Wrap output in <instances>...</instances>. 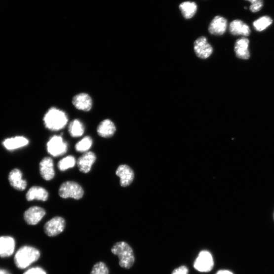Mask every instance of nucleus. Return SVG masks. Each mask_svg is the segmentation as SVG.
<instances>
[{
  "mask_svg": "<svg viewBox=\"0 0 274 274\" xmlns=\"http://www.w3.org/2000/svg\"><path fill=\"white\" fill-rule=\"evenodd\" d=\"M111 251L117 256L120 267L130 269L133 266L135 262V254L129 244L124 241L118 242L114 245Z\"/></svg>",
  "mask_w": 274,
  "mask_h": 274,
  "instance_id": "obj_1",
  "label": "nucleus"
},
{
  "mask_svg": "<svg viewBox=\"0 0 274 274\" xmlns=\"http://www.w3.org/2000/svg\"><path fill=\"white\" fill-rule=\"evenodd\" d=\"M43 120L47 129L51 131H59L66 126L68 118L65 112L53 107L45 114Z\"/></svg>",
  "mask_w": 274,
  "mask_h": 274,
  "instance_id": "obj_2",
  "label": "nucleus"
},
{
  "mask_svg": "<svg viewBox=\"0 0 274 274\" xmlns=\"http://www.w3.org/2000/svg\"><path fill=\"white\" fill-rule=\"evenodd\" d=\"M40 255L38 249L29 246H23L16 253L14 262L17 268L25 269L38 261Z\"/></svg>",
  "mask_w": 274,
  "mask_h": 274,
  "instance_id": "obj_3",
  "label": "nucleus"
},
{
  "mask_svg": "<svg viewBox=\"0 0 274 274\" xmlns=\"http://www.w3.org/2000/svg\"><path fill=\"white\" fill-rule=\"evenodd\" d=\"M59 194L63 198L81 199L84 195L82 187L75 181H66L60 186Z\"/></svg>",
  "mask_w": 274,
  "mask_h": 274,
  "instance_id": "obj_4",
  "label": "nucleus"
},
{
  "mask_svg": "<svg viewBox=\"0 0 274 274\" xmlns=\"http://www.w3.org/2000/svg\"><path fill=\"white\" fill-rule=\"evenodd\" d=\"M68 148V143L62 136L55 135L50 138L47 143L48 153L54 157H58L65 155Z\"/></svg>",
  "mask_w": 274,
  "mask_h": 274,
  "instance_id": "obj_5",
  "label": "nucleus"
},
{
  "mask_svg": "<svg viewBox=\"0 0 274 274\" xmlns=\"http://www.w3.org/2000/svg\"><path fill=\"white\" fill-rule=\"evenodd\" d=\"M214 265L212 255L209 251L206 250L199 252L194 263V268L197 271L203 273L211 271Z\"/></svg>",
  "mask_w": 274,
  "mask_h": 274,
  "instance_id": "obj_6",
  "label": "nucleus"
},
{
  "mask_svg": "<svg viewBox=\"0 0 274 274\" xmlns=\"http://www.w3.org/2000/svg\"><path fill=\"white\" fill-rule=\"evenodd\" d=\"M194 49L196 56L201 59L209 58L213 52V48L206 38L201 36L194 42Z\"/></svg>",
  "mask_w": 274,
  "mask_h": 274,
  "instance_id": "obj_7",
  "label": "nucleus"
},
{
  "mask_svg": "<svg viewBox=\"0 0 274 274\" xmlns=\"http://www.w3.org/2000/svg\"><path fill=\"white\" fill-rule=\"evenodd\" d=\"M66 227V221L62 217H55L48 221L44 226V231L49 236H55L61 234Z\"/></svg>",
  "mask_w": 274,
  "mask_h": 274,
  "instance_id": "obj_8",
  "label": "nucleus"
},
{
  "mask_svg": "<svg viewBox=\"0 0 274 274\" xmlns=\"http://www.w3.org/2000/svg\"><path fill=\"white\" fill-rule=\"evenodd\" d=\"M46 214L45 210L40 207L34 206L28 209L24 213V219L29 225H38Z\"/></svg>",
  "mask_w": 274,
  "mask_h": 274,
  "instance_id": "obj_9",
  "label": "nucleus"
},
{
  "mask_svg": "<svg viewBox=\"0 0 274 274\" xmlns=\"http://www.w3.org/2000/svg\"><path fill=\"white\" fill-rule=\"evenodd\" d=\"M116 174L120 178V186L124 188L129 186L135 177L133 170L126 164L120 165L116 171Z\"/></svg>",
  "mask_w": 274,
  "mask_h": 274,
  "instance_id": "obj_10",
  "label": "nucleus"
},
{
  "mask_svg": "<svg viewBox=\"0 0 274 274\" xmlns=\"http://www.w3.org/2000/svg\"><path fill=\"white\" fill-rule=\"evenodd\" d=\"M97 159L93 152L84 153L78 160L77 164L79 171L83 173H88Z\"/></svg>",
  "mask_w": 274,
  "mask_h": 274,
  "instance_id": "obj_11",
  "label": "nucleus"
},
{
  "mask_svg": "<svg viewBox=\"0 0 274 274\" xmlns=\"http://www.w3.org/2000/svg\"><path fill=\"white\" fill-rule=\"evenodd\" d=\"M227 27L228 21L226 18L221 16H216L209 25V32L212 35L221 36L225 33Z\"/></svg>",
  "mask_w": 274,
  "mask_h": 274,
  "instance_id": "obj_12",
  "label": "nucleus"
},
{
  "mask_svg": "<svg viewBox=\"0 0 274 274\" xmlns=\"http://www.w3.org/2000/svg\"><path fill=\"white\" fill-rule=\"evenodd\" d=\"M15 247V242L11 236H0V257L7 258L12 255Z\"/></svg>",
  "mask_w": 274,
  "mask_h": 274,
  "instance_id": "obj_13",
  "label": "nucleus"
},
{
  "mask_svg": "<svg viewBox=\"0 0 274 274\" xmlns=\"http://www.w3.org/2000/svg\"><path fill=\"white\" fill-rule=\"evenodd\" d=\"M8 179L11 186L15 190L23 191L26 189L27 182L23 178L22 172L19 169L12 170L9 173Z\"/></svg>",
  "mask_w": 274,
  "mask_h": 274,
  "instance_id": "obj_14",
  "label": "nucleus"
},
{
  "mask_svg": "<svg viewBox=\"0 0 274 274\" xmlns=\"http://www.w3.org/2000/svg\"><path fill=\"white\" fill-rule=\"evenodd\" d=\"M39 168L41 177L45 180L49 181L54 177V163L50 157H45L41 161Z\"/></svg>",
  "mask_w": 274,
  "mask_h": 274,
  "instance_id": "obj_15",
  "label": "nucleus"
},
{
  "mask_svg": "<svg viewBox=\"0 0 274 274\" xmlns=\"http://www.w3.org/2000/svg\"><path fill=\"white\" fill-rule=\"evenodd\" d=\"M72 103L76 108L84 112L89 111L93 105L91 97L85 93H81L76 96L73 98Z\"/></svg>",
  "mask_w": 274,
  "mask_h": 274,
  "instance_id": "obj_16",
  "label": "nucleus"
},
{
  "mask_svg": "<svg viewBox=\"0 0 274 274\" xmlns=\"http://www.w3.org/2000/svg\"><path fill=\"white\" fill-rule=\"evenodd\" d=\"M116 130L115 123L110 119L103 120L97 127L98 135L105 138L112 137L115 135Z\"/></svg>",
  "mask_w": 274,
  "mask_h": 274,
  "instance_id": "obj_17",
  "label": "nucleus"
},
{
  "mask_svg": "<svg viewBox=\"0 0 274 274\" xmlns=\"http://www.w3.org/2000/svg\"><path fill=\"white\" fill-rule=\"evenodd\" d=\"M249 40L244 38L236 41L235 45V51L237 58L244 60H247L249 58Z\"/></svg>",
  "mask_w": 274,
  "mask_h": 274,
  "instance_id": "obj_18",
  "label": "nucleus"
},
{
  "mask_svg": "<svg viewBox=\"0 0 274 274\" xmlns=\"http://www.w3.org/2000/svg\"><path fill=\"white\" fill-rule=\"evenodd\" d=\"M49 197L48 192L43 188L34 186L29 189L26 195V199L28 201L39 200L46 201Z\"/></svg>",
  "mask_w": 274,
  "mask_h": 274,
  "instance_id": "obj_19",
  "label": "nucleus"
},
{
  "mask_svg": "<svg viewBox=\"0 0 274 274\" xmlns=\"http://www.w3.org/2000/svg\"><path fill=\"white\" fill-rule=\"evenodd\" d=\"M229 30L233 35H242L248 36L251 33L249 26L239 20H235L232 22L230 25Z\"/></svg>",
  "mask_w": 274,
  "mask_h": 274,
  "instance_id": "obj_20",
  "label": "nucleus"
},
{
  "mask_svg": "<svg viewBox=\"0 0 274 274\" xmlns=\"http://www.w3.org/2000/svg\"><path fill=\"white\" fill-rule=\"evenodd\" d=\"M28 139L22 136L9 138L5 140L3 145L7 150L12 151L25 147L29 144Z\"/></svg>",
  "mask_w": 274,
  "mask_h": 274,
  "instance_id": "obj_21",
  "label": "nucleus"
},
{
  "mask_svg": "<svg viewBox=\"0 0 274 274\" xmlns=\"http://www.w3.org/2000/svg\"><path fill=\"white\" fill-rule=\"evenodd\" d=\"M179 9L183 16L188 20L193 18L196 14L197 6L194 2L186 1L180 4Z\"/></svg>",
  "mask_w": 274,
  "mask_h": 274,
  "instance_id": "obj_22",
  "label": "nucleus"
},
{
  "mask_svg": "<svg viewBox=\"0 0 274 274\" xmlns=\"http://www.w3.org/2000/svg\"><path fill=\"white\" fill-rule=\"evenodd\" d=\"M68 131L72 137L77 138L82 136L85 131L83 124L78 119H75L70 122Z\"/></svg>",
  "mask_w": 274,
  "mask_h": 274,
  "instance_id": "obj_23",
  "label": "nucleus"
},
{
  "mask_svg": "<svg viewBox=\"0 0 274 274\" xmlns=\"http://www.w3.org/2000/svg\"><path fill=\"white\" fill-rule=\"evenodd\" d=\"M273 23V20L268 16H264L255 21L253 25L256 31L261 32L266 30Z\"/></svg>",
  "mask_w": 274,
  "mask_h": 274,
  "instance_id": "obj_24",
  "label": "nucleus"
},
{
  "mask_svg": "<svg viewBox=\"0 0 274 274\" xmlns=\"http://www.w3.org/2000/svg\"><path fill=\"white\" fill-rule=\"evenodd\" d=\"M76 163V158L72 156H68L59 161L58 163V167L61 171L63 172L75 167Z\"/></svg>",
  "mask_w": 274,
  "mask_h": 274,
  "instance_id": "obj_25",
  "label": "nucleus"
},
{
  "mask_svg": "<svg viewBox=\"0 0 274 274\" xmlns=\"http://www.w3.org/2000/svg\"><path fill=\"white\" fill-rule=\"evenodd\" d=\"M93 140L89 136H85L76 145V150L79 153H86L93 145Z\"/></svg>",
  "mask_w": 274,
  "mask_h": 274,
  "instance_id": "obj_26",
  "label": "nucleus"
},
{
  "mask_svg": "<svg viewBox=\"0 0 274 274\" xmlns=\"http://www.w3.org/2000/svg\"><path fill=\"white\" fill-rule=\"evenodd\" d=\"M109 271L105 263L99 262L94 265L90 274H109Z\"/></svg>",
  "mask_w": 274,
  "mask_h": 274,
  "instance_id": "obj_27",
  "label": "nucleus"
},
{
  "mask_svg": "<svg viewBox=\"0 0 274 274\" xmlns=\"http://www.w3.org/2000/svg\"><path fill=\"white\" fill-rule=\"evenodd\" d=\"M24 274H47V273L42 268L37 267L29 269Z\"/></svg>",
  "mask_w": 274,
  "mask_h": 274,
  "instance_id": "obj_28",
  "label": "nucleus"
},
{
  "mask_svg": "<svg viewBox=\"0 0 274 274\" xmlns=\"http://www.w3.org/2000/svg\"><path fill=\"white\" fill-rule=\"evenodd\" d=\"M189 270L186 266H181L174 269L171 274H189Z\"/></svg>",
  "mask_w": 274,
  "mask_h": 274,
  "instance_id": "obj_29",
  "label": "nucleus"
},
{
  "mask_svg": "<svg viewBox=\"0 0 274 274\" xmlns=\"http://www.w3.org/2000/svg\"><path fill=\"white\" fill-rule=\"evenodd\" d=\"M264 6V2H258L250 6V10L253 13H256L260 11Z\"/></svg>",
  "mask_w": 274,
  "mask_h": 274,
  "instance_id": "obj_30",
  "label": "nucleus"
},
{
  "mask_svg": "<svg viewBox=\"0 0 274 274\" xmlns=\"http://www.w3.org/2000/svg\"><path fill=\"white\" fill-rule=\"evenodd\" d=\"M216 274H234L232 272L226 270H221L218 271Z\"/></svg>",
  "mask_w": 274,
  "mask_h": 274,
  "instance_id": "obj_31",
  "label": "nucleus"
},
{
  "mask_svg": "<svg viewBox=\"0 0 274 274\" xmlns=\"http://www.w3.org/2000/svg\"><path fill=\"white\" fill-rule=\"evenodd\" d=\"M251 3V4H253L258 2H264V0H245Z\"/></svg>",
  "mask_w": 274,
  "mask_h": 274,
  "instance_id": "obj_32",
  "label": "nucleus"
},
{
  "mask_svg": "<svg viewBox=\"0 0 274 274\" xmlns=\"http://www.w3.org/2000/svg\"><path fill=\"white\" fill-rule=\"evenodd\" d=\"M0 274H10L7 271L0 269Z\"/></svg>",
  "mask_w": 274,
  "mask_h": 274,
  "instance_id": "obj_33",
  "label": "nucleus"
}]
</instances>
